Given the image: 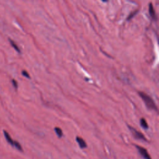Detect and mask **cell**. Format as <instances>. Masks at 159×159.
<instances>
[{
    "label": "cell",
    "instance_id": "6da1fadb",
    "mask_svg": "<svg viewBox=\"0 0 159 159\" xmlns=\"http://www.w3.org/2000/svg\"><path fill=\"white\" fill-rule=\"evenodd\" d=\"M138 93H139V95L142 99V100H143V102L145 103L148 109H149V110H153L157 111V107L151 97H150L146 93L142 91H139Z\"/></svg>",
    "mask_w": 159,
    "mask_h": 159
},
{
    "label": "cell",
    "instance_id": "7a4b0ae2",
    "mask_svg": "<svg viewBox=\"0 0 159 159\" xmlns=\"http://www.w3.org/2000/svg\"><path fill=\"white\" fill-rule=\"evenodd\" d=\"M128 128L130 129L131 133L132 134L134 137L135 139H138V140H144V141H147L146 137L143 134H142L140 132H139L135 128H132V126H130V125H128Z\"/></svg>",
    "mask_w": 159,
    "mask_h": 159
},
{
    "label": "cell",
    "instance_id": "3957f363",
    "mask_svg": "<svg viewBox=\"0 0 159 159\" xmlns=\"http://www.w3.org/2000/svg\"><path fill=\"white\" fill-rule=\"evenodd\" d=\"M136 147L138 150L139 153L144 159H152L151 157H150V155L149 154L147 150L145 148L137 145H136Z\"/></svg>",
    "mask_w": 159,
    "mask_h": 159
},
{
    "label": "cell",
    "instance_id": "277c9868",
    "mask_svg": "<svg viewBox=\"0 0 159 159\" xmlns=\"http://www.w3.org/2000/svg\"><path fill=\"white\" fill-rule=\"evenodd\" d=\"M76 140H77V142H78V145H79V146H80V147L81 149L87 148V144L86 143V142L84 140H83L81 137H77Z\"/></svg>",
    "mask_w": 159,
    "mask_h": 159
},
{
    "label": "cell",
    "instance_id": "5b68a950",
    "mask_svg": "<svg viewBox=\"0 0 159 159\" xmlns=\"http://www.w3.org/2000/svg\"><path fill=\"white\" fill-rule=\"evenodd\" d=\"M149 13L150 14V16L154 20H156L157 19V16H156V14H155V12L154 11V9L153 7V6H152V4L150 3L149 4Z\"/></svg>",
    "mask_w": 159,
    "mask_h": 159
},
{
    "label": "cell",
    "instance_id": "8992f818",
    "mask_svg": "<svg viewBox=\"0 0 159 159\" xmlns=\"http://www.w3.org/2000/svg\"><path fill=\"white\" fill-rule=\"evenodd\" d=\"M4 137L6 138V140L7 141L8 143H10L11 146H14V141L11 137L10 135L9 134V133L4 131Z\"/></svg>",
    "mask_w": 159,
    "mask_h": 159
},
{
    "label": "cell",
    "instance_id": "52a82bcc",
    "mask_svg": "<svg viewBox=\"0 0 159 159\" xmlns=\"http://www.w3.org/2000/svg\"><path fill=\"white\" fill-rule=\"evenodd\" d=\"M140 125L141 126L145 129H147L149 128V125L144 118H142L140 119Z\"/></svg>",
    "mask_w": 159,
    "mask_h": 159
},
{
    "label": "cell",
    "instance_id": "ba28073f",
    "mask_svg": "<svg viewBox=\"0 0 159 159\" xmlns=\"http://www.w3.org/2000/svg\"><path fill=\"white\" fill-rule=\"evenodd\" d=\"M56 134H57V135L58 136V137H62V136H63V132L62 131V129L59 128H55L54 129Z\"/></svg>",
    "mask_w": 159,
    "mask_h": 159
},
{
    "label": "cell",
    "instance_id": "9c48e42d",
    "mask_svg": "<svg viewBox=\"0 0 159 159\" xmlns=\"http://www.w3.org/2000/svg\"><path fill=\"white\" fill-rule=\"evenodd\" d=\"M10 43H11V46L14 47V49L16 50V51H17V52H21V51H20V49H19V47H18V46L17 45H16L14 43V42L12 40H10Z\"/></svg>",
    "mask_w": 159,
    "mask_h": 159
},
{
    "label": "cell",
    "instance_id": "30bf717a",
    "mask_svg": "<svg viewBox=\"0 0 159 159\" xmlns=\"http://www.w3.org/2000/svg\"><path fill=\"white\" fill-rule=\"evenodd\" d=\"M14 146L16 148V149H18L19 150H20V151H22V147H21V144L19 143V142H16V141H14Z\"/></svg>",
    "mask_w": 159,
    "mask_h": 159
},
{
    "label": "cell",
    "instance_id": "8fae6325",
    "mask_svg": "<svg viewBox=\"0 0 159 159\" xmlns=\"http://www.w3.org/2000/svg\"><path fill=\"white\" fill-rule=\"evenodd\" d=\"M138 11H139V10H136V11H133V12H132L129 15V16H128V18H127V20H130L131 18H132L133 17H134V16L137 13H138Z\"/></svg>",
    "mask_w": 159,
    "mask_h": 159
},
{
    "label": "cell",
    "instance_id": "7c38bea8",
    "mask_svg": "<svg viewBox=\"0 0 159 159\" xmlns=\"http://www.w3.org/2000/svg\"><path fill=\"white\" fill-rule=\"evenodd\" d=\"M22 75H23V76H24L25 77H26V78H30V76H29V73L26 71V70H23L22 72Z\"/></svg>",
    "mask_w": 159,
    "mask_h": 159
},
{
    "label": "cell",
    "instance_id": "4fadbf2b",
    "mask_svg": "<svg viewBox=\"0 0 159 159\" xmlns=\"http://www.w3.org/2000/svg\"><path fill=\"white\" fill-rule=\"evenodd\" d=\"M12 82H13V86L15 87V88H18V83H17V81H16L15 80H13Z\"/></svg>",
    "mask_w": 159,
    "mask_h": 159
}]
</instances>
